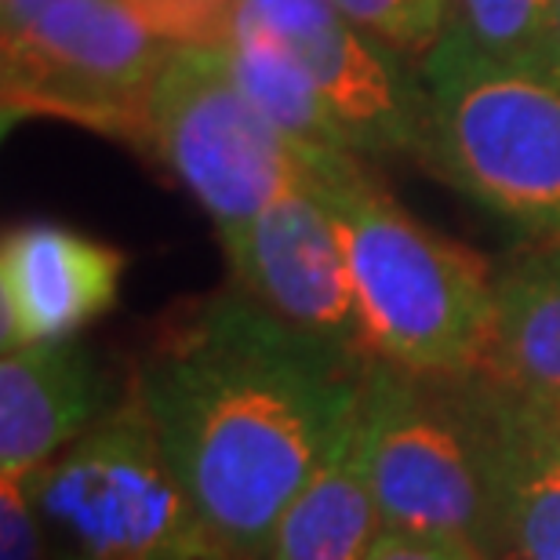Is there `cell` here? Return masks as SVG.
Here are the masks:
<instances>
[{
  "label": "cell",
  "mask_w": 560,
  "mask_h": 560,
  "mask_svg": "<svg viewBox=\"0 0 560 560\" xmlns=\"http://www.w3.org/2000/svg\"><path fill=\"white\" fill-rule=\"evenodd\" d=\"M120 397L84 342L15 346L0 357V477L26 480L114 411Z\"/></svg>",
  "instance_id": "8fae6325"
},
{
  "label": "cell",
  "mask_w": 560,
  "mask_h": 560,
  "mask_svg": "<svg viewBox=\"0 0 560 560\" xmlns=\"http://www.w3.org/2000/svg\"><path fill=\"white\" fill-rule=\"evenodd\" d=\"M306 178L342 230L372 357L416 375L477 372L491 328V266L411 219L357 153L317 156Z\"/></svg>",
  "instance_id": "7a4b0ae2"
},
{
  "label": "cell",
  "mask_w": 560,
  "mask_h": 560,
  "mask_svg": "<svg viewBox=\"0 0 560 560\" xmlns=\"http://www.w3.org/2000/svg\"><path fill=\"white\" fill-rule=\"evenodd\" d=\"M477 372L560 416V237H528L491 266V328Z\"/></svg>",
  "instance_id": "4fadbf2b"
},
{
  "label": "cell",
  "mask_w": 560,
  "mask_h": 560,
  "mask_svg": "<svg viewBox=\"0 0 560 560\" xmlns=\"http://www.w3.org/2000/svg\"><path fill=\"white\" fill-rule=\"evenodd\" d=\"M167 44H226L237 0H128Z\"/></svg>",
  "instance_id": "ac0fdd59"
},
{
  "label": "cell",
  "mask_w": 560,
  "mask_h": 560,
  "mask_svg": "<svg viewBox=\"0 0 560 560\" xmlns=\"http://www.w3.org/2000/svg\"><path fill=\"white\" fill-rule=\"evenodd\" d=\"M139 145L197 197L222 248L302 178V156L252 103L222 44H167L142 103Z\"/></svg>",
  "instance_id": "8992f818"
},
{
  "label": "cell",
  "mask_w": 560,
  "mask_h": 560,
  "mask_svg": "<svg viewBox=\"0 0 560 560\" xmlns=\"http://www.w3.org/2000/svg\"><path fill=\"white\" fill-rule=\"evenodd\" d=\"M222 48H226L244 92L284 131L302 156V164L328 153H357L328 103H324V95L317 92V84L310 81V73L262 26H255L248 15L237 11Z\"/></svg>",
  "instance_id": "9a60e30c"
},
{
  "label": "cell",
  "mask_w": 560,
  "mask_h": 560,
  "mask_svg": "<svg viewBox=\"0 0 560 560\" xmlns=\"http://www.w3.org/2000/svg\"><path fill=\"white\" fill-rule=\"evenodd\" d=\"M211 560H219V557H211Z\"/></svg>",
  "instance_id": "cb8c5ba5"
},
{
  "label": "cell",
  "mask_w": 560,
  "mask_h": 560,
  "mask_svg": "<svg viewBox=\"0 0 560 560\" xmlns=\"http://www.w3.org/2000/svg\"><path fill=\"white\" fill-rule=\"evenodd\" d=\"M550 416V422H553V436H557V447H560V416H553V411H546Z\"/></svg>",
  "instance_id": "603a6c76"
},
{
  "label": "cell",
  "mask_w": 560,
  "mask_h": 560,
  "mask_svg": "<svg viewBox=\"0 0 560 560\" xmlns=\"http://www.w3.org/2000/svg\"><path fill=\"white\" fill-rule=\"evenodd\" d=\"M364 560H491L477 542L441 532L378 528Z\"/></svg>",
  "instance_id": "ffe728a7"
},
{
  "label": "cell",
  "mask_w": 560,
  "mask_h": 560,
  "mask_svg": "<svg viewBox=\"0 0 560 560\" xmlns=\"http://www.w3.org/2000/svg\"><path fill=\"white\" fill-rule=\"evenodd\" d=\"M51 560H211L136 386L48 466L22 480ZM222 560V557H219Z\"/></svg>",
  "instance_id": "5b68a950"
},
{
  "label": "cell",
  "mask_w": 560,
  "mask_h": 560,
  "mask_svg": "<svg viewBox=\"0 0 560 560\" xmlns=\"http://www.w3.org/2000/svg\"><path fill=\"white\" fill-rule=\"evenodd\" d=\"M357 416L378 528L458 535L506 560L466 375H416L372 357Z\"/></svg>",
  "instance_id": "277c9868"
},
{
  "label": "cell",
  "mask_w": 560,
  "mask_h": 560,
  "mask_svg": "<svg viewBox=\"0 0 560 560\" xmlns=\"http://www.w3.org/2000/svg\"><path fill=\"white\" fill-rule=\"evenodd\" d=\"M0 560H51L30 491L15 477H0Z\"/></svg>",
  "instance_id": "d6986e66"
},
{
  "label": "cell",
  "mask_w": 560,
  "mask_h": 560,
  "mask_svg": "<svg viewBox=\"0 0 560 560\" xmlns=\"http://www.w3.org/2000/svg\"><path fill=\"white\" fill-rule=\"evenodd\" d=\"M51 4H59V0H0V19H4V30H15L22 22L37 19Z\"/></svg>",
  "instance_id": "44dd1931"
},
{
  "label": "cell",
  "mask_w": 560,
  "mask_h": 560,
  "mask_svg": "<svg viewBox=\"0 0 560 560\" xmlns=\"http://www.w3.org/2000/svg\"><path fill=\"white\" fill-rule=\"evenodd\" d=\"M419 81V161L532 241L560 237V88L495 62L452 22Z\"/></svg>",
  "instance_id": "3957f363"
},
{
  "label": "cell",
  "mask_w": 560,
  "mask_h": 560,
  "mask_svg": "<svg viewBox=\"0 0 560 560\" xmlns=\"http://www.w3.org/2000/svg\"><path fill=\"white\" fill-rule=\"evenodd\" d=\"M447 22L495 62L542 77L553 0H452Z\"/></svg>",
  "instance_id": "2e32d148"
},
{
  "label": "cell",
  "mask_w": 560,
  "mask_h": 560,
  "mask_svg": "<svg viewBox=\"0 0 560 560\" xmlns=\"http://www.w3.org/2000/svg\"><path fill=\"white\" fill-rule=\"evenodd\" d=\"M167 51L128 0H59L4 30V117H62L142 139V103Z\"/></svg>",
  "instance_id": "52a82bcc"
},
{
  "label": "cell",
  "mask_w": 560,
  "mask_h": 560,
  "mask_svg": "<svg viewBox=\"0 0 560 560\" xmlns=\"http://www.w3.org/2000/svg\"><path fill=\"white\" fill-rule=\"evenodd\" d=\"M237 11L295 55L357 153H422V81L339 0H237Z\"/></svg>",
  "instance_id": "9c48e42d"
},
{
  "label": "cell",
  "mask_w": 560,
  "mask_h": 560,
  "mask_svg": "<svg viewBox=\"0 0 560 560\" xmlns=\"http://www.w3.org/2000/svg\"><path fill=\"white\" fill-rule=\"evenodd\" d=\"M368 361L299 335L241 288L205 299L142 357L131 386L222 560H266L361 400Z\"/></svg>",
  "instance_id": "6da1fadb"
},
{
  "label": "cell",
  "mask_w": 560,
  "mask_h": 560,
  "mask_svg": "<svg viewBox=\"0 0 560 560\" xmlns=\"http://www.w3.org/2000/svg\"><path fill=\"white\" fill-rule=\"evenodd\" d=\"M542 77L553 88H560V0H553V22H550V48H546V70Z\"/></svg>",
  "instance_id": "7402d4cb"
},
{
  "label": "cell",
  "mask_w": 560,
  "mask_h": 560,
  "mask_svg": "<svg viewBox=\"0 0 560 560\" xmlns=\"http://www.w3.org/2000/svg\"><path fill=\"white\" fill-rule=\"evenodd\" d=\"M466 386L495 485L502 557L560 560V447L550 416L480 372H469Z\"/></svg>",
  "instance_id": "7c38bea8"
},
{
  "label": "cell",
  "mask_w": 560,
  "mask_h": 560,
  "mask_svg": "<svg viewBox=\"0 0 560 560\" xmlns=\"http://www.w3.org/2000/svg\"><path fill=\"white\" fill-rule=\"evenodd\" d=\"M375 532L378 510L368 485L361 416L353 408L277 521L266 560H364Z\"/></svg>",
  "instance_id": "5bb4252c"
},
{
  "label": "cell",
  "mask_w": 560,
  "mask_h": 560,
  "mask_svg": "<svg viewBox=\"0 0 560 560\" xmlns=\"http://www.w3.org/2000/svg\"><path fill=\"white\" fill-rule=\"evenodd\" d=\"M357 26L408 59H425L444 37L452 0H339Z\"/></svg>",
  "instance_id": "e0dca14e"
},
{
  "label": "cell",
  "mask_w": 560,
  "mask_h": 560,
  "mask_svg": "<svg viewBox=\"0 0 560 560\" xmlns=\"http://www.w3.org/2000/svg\"><path fill=\"white\" fill-rule=\"evenodd\" d=\"M222 252L233 284L280 324L331 350L372 357L342 230L306 178V164L299 183Z\"/></svg>",
  "instance_id": "ba28073f"
},
{
  "label": "cell",
  "mask_w": 560,
  "mask_h": 560,
  "mask_svg": "<svg viewBox=\"0 0 560 560\" xmlns=\"http://www.w3.org/2000/svg\"><path fill=\"white\" fill-rule=\"evenodd\" d=\"M125 252L55 222L11 226L0 241L4 350L73 339L117 306Z\"/></svg>",
  "instance_id": "30bf717a"
}]
</instances>
